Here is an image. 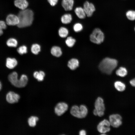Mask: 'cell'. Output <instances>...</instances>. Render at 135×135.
I'll return each instance as SVG.
<instances>
[{
	"mask_svg": "<svg viewBox=\"0 0 135 135\" xmlns=\"http://www.w3.org/2000/svg\"><path fill=\"white\" fill-rule=\"evenodd\" d=\"M19 22L17 26L20 28H23L31 26L32 23L34 18V13L30 9H26L21 10L18 15Z\"/></svg>",
	"mask_w": 135,
	"mask_h": 135,
	"instance_id": "6da1fadb",
	"label": "cell"
},
{
	"mask_svg": "<svg viewBox=\"0 0 135 135\" xmlns=\"http://www.w3.org/2000/svg\"><path fill=\"white\" fill-rule=\"evenodd\" d=\"M118 64V61L116 59L106 58L100 63L99 68L102 72L107 74H110L116 68Z\"/></svg>",
	"mask_w": 135,
	"mask_h": 135,
	"instance_id": "7a4b0ae2",
	"label": "cell"
},
{
	"mask_svg": "<svg viewBox=\"0 0 135 135\" xmlns=\"http://www.w3.org/2000/svg\"><path fill=\"white\" fill-rule=\"evenodd\" d=\"M18 77L17 73L14 72L8 75V78L11 84L16 87L22 88L25 87L27 84L28 81L27 76L25 74H22L19 80Z\"/></svg>",
	"mask_w": 135,
	"mask_h": 135,
	"instance_id": "3957f363",
	"label": "cell"
},
{
	"mask_svg": "<svg viewBox=\"0 0 135 135\" xmlns=\"http://www.w3.org/2000/svg\"><path fill=\"white\" fill-rule=\"evenodd\" d=\"M70 112L73 116L78 118H83L87 115L88 110L84 105H81L79 107L74 105L71 108Z\"/></svg>",
	"mask_w": 135,
	"mask_h": 135,
	"instance_id": "277c9868",
	"label": "cell"
},
{
	"mask_svg": "<svg viewBox=\"0 0 135 135\" xmlns=\"http://www.w3.org/2000/svg\"><path fill=\"white\" fill-rule=\"evenodd\" d=\"M104 37V34L101 30L98 28H96L90 35V39L92 42L99 44L103 42Z\"/></svg>",
	"mask_w": 135,
	"mask_h": 135,
	"instance_id": "5b68a950",
	"label": "cell"
},
{
	"mask_svg": "<svg viewBox=\"0 0 135 135\" xmlns=\"http://www.w3.org/2000/svg\"><path fill=\"white\" fill-rule=\"evenodd\" d=\"M94 107L95 109L93 111L94 115L101 117L104 115L105 106L103 100L102 98L98 97L96 99L94 104Z\"/></svg>",
	"mask_w": 135,
	"mask_h": 135,
	"instance_id": "8992f818",
	"label": "cell"
},
{
	"mask_svg": "<svg viewBox=\"0 0 135 135\" xmlns=\"http://www.w3.org/2000/svg\"><path fill=\"white\" fill-rule=\"evenodd\" d=\"M110 125L109 121L106 119H104L98 124L97 129L98 132L103 134L110 131Z\"/></svg>",
	"mask_w": 135,
	"mask_h": 135,
	"instance_id": "52a82bcc",
	"label": "cell"
},
{
	"mask_svg": "<svg viewBox=\"0 0 135 135\" xmlns=\"http://www.w3.org/2000/svg\"><path fill=\"white\" fill-rule=\"evenodd\" d=\"M122 117L118 114H114L110 115L109 122L111 126L114 128H117L122 124Z\"/></svg>",
	"mask_w": 135,
	"mask_h": 135,
	"instance_id": "ba28073f",
	"label": "cell"
},
{
	"mask_svg": "<svg viewBox=\"0 0 135 135\" xmlns=\"http://www.w3.org/2000/svg\"><path fill=\"white\" fill-rule=\"evenodd\" d=\"M5 22L7 25L17 26L19 23V20L18 15L10 14L7 15L6 16Z\"/></svg>",
	"mask_w": 135,
	"mask_h": 135,
	"instance_id": "9c48e42d",
	"label": "cell"
},
{
	"mask_svg": "<svg viewBox=\"0 0 135 135\" xmlns=\"http://www.w3.org/2000/svg\"><path fill=\"white\" fill-rule=\"evenodd\" d=\"M68 108V105L66 103L63 102H59L55 108V113L58 116H61L67 110Z\"/></svg>",
	"mask_w": 135,
	"mask_h": 135,
	"instance_id": "30bf717a",
	"label": "cell"
},
{
	"mask_svg": "<svg viewBox=\"0 0 135 135\" xmlns=\"http://www.w3.org/2000/svg\"><path fill=\"white\" fill-rule=\"evenodd\" d=\"M83 8L86 16L88 17L92 16L96 10L94 4L88 1H86L84 3Z\"/></svg>",
	"mask_w": 135,
	"mask_h": 135,
	"instance_id": "8fae6325",
	"label": "cell"
},
{
	"mask_svg": "<svg viewBox=\"0 0 135 135\" xmlns=\"http://www.w3.org/2000/svg\"><path fill=\"white\" fill-rule=\"evenodd\" d=\"M20 98V95L12 91L8 92L6 95L7 101L10 104H14L18 102Z\"/></svg>",
	"mask_w": 135,
	"mask_h": 135,
	"instance_id": "7c38bea8",
	"label": "cell"
},
{
	"mask_svg": "<svg viewBox=\"0 0 135 135\" xmlns=\"http://www.w3.org/2000/svg\"><path fill=\"white\" fill-rule=\"evenodd\" d=\"M14 4L16 7L21 10L27 9L29 4L27 0H15Z\"/></svg>",
	"mask_w": 135,
	"mask_h": 135,
	"instance_id": "4fadbf2b",
	"label": "cell"
},
{
	"mask_svg": "<svg viewBox=\"0 0 135 135\" xmlns=\"http://www.w3.org/2000/svg\"><path fill=\"white\" fill-rule=\"evenodd\" d=\"M74 4V0H62V5L64 10L66 11L72 10Z\"/></svg>",
	"mask_w": 135,
	"mask_h": 135,
	"instance_id": "5bb4252c",
	"label": "cell"
},
{
	"mask_svg": "<svg viewBox=\"0 0 135 135\" xmlns=\"http://www.w3.org/2000/svg\"><path fill=\"white\" fill-rule=\"evenodd\" d=\"M17 61L15 58H8L6 59V66L8 68H13L17 65Z\"/></svg>",
	"mask_w": 135,
	"mask_h": 135,
	"instance_id": "9a60e30c",
	"label": "cell"
},
{
	"mask_svg": "<svg viewBox=\"0 0 135 135\" xmlns=\"http://www.w3.org/2000/svg\"><path fill=\"white\" fill-rule=\"evenodd\" d=\"M74 11L77 16L80 19H84L86 16L83 8L81 7H76L75 8Z\"/></svg>",
	"mask_w": 135,
	"mask_h": 135,
	"instance_id": "2e32d148",
	"label": "cell"
},
{
	"mask_svg": "<svg viewBox=\"0 0 135 135\" xmlns=\"http://www.w3.org/2000/svg\"><path fill=\"white\" fill-rule=\"evenodd\" d=\"M72 19V16L71 14H64L61 16V21L62 24H67L70 23Z\"/></svg>",
	"mask_w": 135,
	"mask_h": 135,
	"instance_id": "e0dca14e",
	"label": "cell"
},
{
	"mask_svg": "<svg viewBox=\"0 0 135 135\" xmlns=\"http://www.w3.org/2000/svg\"><path fill=\"white\" fill-rule=\"evenodd\" d=\"M79 64V62L78 60L75 58H72L69 61L68 65L71 70H74L78 66Z\"/></svg>",
	"mask_w": 135,
	"mask_h": 135,
	"instance_id": "ac0fdd59",
	"label": "cell"
},
{
	"mask_svg": "<svg viewBox=\"0 0 135 135\" xmlns=\"http://www.w3.org/2000/svg\"><path fill=\"white\" fill-rule=\"evenodd\" d=\"M51 52L52 55L56 57L60 56L62 54L61 48L57 46H54L52 48Z\"/></svg>",
	"mask_w": 135,
	"mask_h": 135,
	"instance_id": "d6986e66",
	"label": "cell"
},
{
	"mask_svg": "<svg viewBox=\"0 0 135 135\" xmlns=\"http://www.w3.org/2000/svg\"><path fill=\"white\" fill-rule=\"evenodd\" d=\"M114 86L116 89L120 92L123 91L126 88L125 84L120 81H116L114 83Z\"/></svg>",
	"mask_w": 135,
	"mask_h": 135,
	"instance_id": "ffe728a7",
	"label": "cell"
},
{
	"mask_svg": "<svg viewBox=\"0 0 135 135\" xmlns=\"http://www.w3.org/2000/svg\"><path fill=\"white\" fill-rule=\"evenodd\" d=\"M45 76L44 72L42 71H40L39 72H35L33 74L34 77L38 81H43Z\"/></svg>",
	"mask_w": 135,
	"mask_h": 135,
	"instance_id": "44dd1931",
	"label": "cell"
},
{
	"mask_svg": "<svg viewBox=\"0 0 135 135\" xmlns=\"http://www.w3.org/2000/svg\"><path fill=\"white\" fill-rule=\"evenodd\" d=\"M127 73V70L126 68L123 67H120L116 72V74L121 77H124L126 75Z\"/></svg>",
	"mask_w": 135,
	"mask_h": 135,
	"instance_id": "7402d4cb",
	"label": "cell"
},
{
	"mask_svg": "<svg viewBox=\"0 0 135 135\" xmlns=\"http://www.w3.org/2000/svg\"><path fill=\"white\" fill-rule=\"evenodd\" d=\"M58 33L61 37L64 38L68 36V31L66 28L64 27H61L58 30Z\"/></svg>",
	"mask_w": 135,
	"mask_h": 135,
	"instance_id": "603a6c76",
	"label": "cell"
},
{
	"mask_svg": "<svg viewBox=\"0 0 135 135\" xmlns=\"http://www.w3.org/2000/svg\"><path fill=\"white\" fill-rule=\"evenodd\" d=\"M38 120V118L37 117L32 116L28 119V124L30 126L34 127L36 125V122Z\"/></svg>",
	"mask_w": 135,
	"mask_h": 135,
	"instance_id": "cb8c5ba5",
	"label": "cell"
},
{
	"mask_svg": "<svg viewBox=\"0 0 135 135\" xmlns=\"http://www.w3.org/2000/svg\"><path fill=\"white\" fill-rule=\"evenodd\" d=\"M127 18L130 20H135V10H130L128 11L126 13Z\"/></svg>",
	"mask_w": 135,
	"mask_h": 135,
	"instance_id": "d4e9b609",
	"label": "cell"
},
{
	"mask_svg": "<svg viewBox=\"0 0 135 135\" xmlns=\"http://www.w3.org/2000/svg\"><path fill=\"white\" fill-rule=\"evenodd\" d=\"M6 44L8 46L15 47L17 46L18 42L16 39L14 38H10L7 40Z\"/></svg>",
	"mask_w": 135,
	"mask_h": 135,
	"instance_id": "484cf974",
	"label": "cell"
},
{
	"mask_svg": "<svg viewBox=\"0 0 135 135\" xmlns=\"http://www.w3.org/2000/svg\"><path fill=\"white\" fill-rule=\"evenodd\" d=\"M40 50V46L37 44H32L31 48L32 52L35 54H38Z\"/></svg>",
	"mask_w": 135,
	"mask_h": 135,
	"instance_id": "4316f807",
	"label": "cell"
},
{
	"mask_svg": "<svg viewBox=\"0 0 135 135\" xmlns=\"http://www.w3.org/2000/svg\"><path fill=\"white\" fill-rule=\"evenodd\" d=\"M76 42L75 39L72 37L69 36L67 38L66 40V43L67 46L69 47L73 46Z\"/></svg>",
	"mask_w": 135,
	"mask_h": 135,
	"instance_id": "83f0119b",
	"label": "cell"
},
{
	"mask_svg": "<svg viewBox=\"0 0 135 135\" xmlns=\"http://www.w3.org/2000/svg\"><path fill=\"white\" fill-rule=\"evenodd\" d=\"M82 24L80 23H76L73 26V29L75 32H78L81 31L83 29Z\"/></svg>",
	"mask_w": 135,
	"mask_h": 135,
	"instance_id": "f1b7e54d",
	"label": "cell"
},
{
	"mask_svg": "<svg viewBox=\"0 0 135 135\" xmlns=\"http://www.w3.org/2000/svg\"><path fill=\"white\" fill-rule=\"evenodd\" d=\"M17 51L21 55L26 54L27 52V47L24 45L20 46L17 49Z\"/></svg>",
	"mask_w": 135,
	"mask_h": 135,
	"instance_id": "f546056e",
	"label": "cell"
},
{
	"mask_svg": "<svg viewBox=\"0 0 135 135\" xmlns=\"http://www.w3.org/2000/svg\"><path fill=\"white\" fill-rule=\"evenodd\" d=\"M7 25L5 21L0 20V27L2 30L6 29L7 28Z\"/></svg>",
	"mask_w": 135,
	"mask_h": 135,
	"instance_id": "4dcf8cb0",
	"label": "cell"
},
{
	"mask_svg": "<svg viewBox=\"0 0 135 135\" xmlns=\"http://www.w3.org/2000/svg\"><path fill=\"white\" fill-rule=\"evenodd\" d=\"M50 4L52 6H55L58 2V0H47Z\"/></svg>",
	"mask_w": 135,
	"mask_h": 135,
	"instance_id": "1f68e13d",
	"label": "cell"
},
{
	"mask_svg": "<svg viewBox=\"0 0 135 135\" xmlns=\"http://www.w3.org/2000/svg\"><path fill=\"white\" fill-rule=\"evenodd\" d=\"M130 82L132 86L135 87V78L131 80L130 81Z\"/></svg>",
	"mask_w": 135,
	"mask_h": 135,
	"instance_id": "d6a6232c",
	"label": "cell"
},
{
	"mask_svg": "<svg viewBox=\"0 0 135 135\" xmlns=\"http://www.w3.org/2000/svg\"><path fill=\"white\" fill-rule=\"evenodd\" d=\"M79 134L80 135H86V132L85 130H83L80 131Z\"/></svg>",
	"mask_w": 135,
	"mask_h": 135,
	"instance_id": "836d02e7",
	"label": "cell"
},
{
	"mask_svg": "<svg viewBox=\"0 0 135 135\" xmlns=\"http://www.w3.org/2000/svg\"><path fill=\"white\" fill-rule=\"evenodd\" d=\"M3 30L0 27V36L2 35L3 33Z\"/></svg>",
	"mask_w": 135,
	"mask_h": 135,
	"instance_id": "e575fe53",
	"label": "cell"
},
{
	"mask_svg": "<svg viewBox=\"0 0 135 135\" xmlns=\"http://www.w3.org/2000/svg\"><path fill=\"white\" fill-rule=\"evenodd\" d=\"M2 87V84L1 82L0 81V91L1 90Z\"/></svg>",
	"mask_w": 135,
	"mask_h": 135,
	"instance_id": "d590c367",
	"label": "cell"
},
{
	"mask_svg": "<svg viewBox=\"0 0 135 135\" xmlns=\"http://www.w3.org/2000/svg\"><path fill=\"white\" fill-rule=\"evenodd\" d=\"M134 30H135V27H134Z\"/></svg>",
	"mask_w": 135,
	"mask_h": 135,
	"instance_id": "8d00e7d4",
	"label": "cell"
}]
</instances>
